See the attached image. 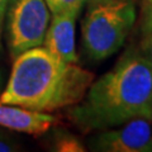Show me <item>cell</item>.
<instances>
[{"label": "cell", "instance_id": "6da1fadb", "mask_svg": "<svg viewBox=\"0 0 152 152\" xmlns=\"http://www.w3.org/2000/svg\"><path fill=\"white\" fill-rule=\"evenodd\" d=\"M152 66L141 51L128 50L113 67L93 80L69 119L84 133L118 127L134 118L150 121Z\"/></svg>", "mask_w": 152, "mask_h": 152}, {"label": "cell", "instance_id": "7a4b0ae2", "mask_svg": "<svg viewBox=\"0 0 152 152\" xmlns=\"http://www.w3.org/2000/svg\"><path fill=\"white\" fill-rule=\"evenodd\" d=\"M94 74L77 64L33 47L14 58L10 77L0 100L36 112H53L72 107L84 98Z\"/></svg>", "mask_w": 152, "mask_h": 152}, {"label": "cell", "instance_id": "3957f363", "mask_svg": "<svg viewBox=\"0 0 152 152\" xmlns=\"http://www.w3.org/2000/svg\"><path fill=\"white\" fill-rule=\"evenodd\" d=\"M81 22L83 47L94 61L114 55L124 45L137 19L133 0H86Z\"/></svg>", "mask_w": 152, "mask_h": 152}, {"label": "cell", "instance_id": "277c9868", "mask_svg": "<svg viewBox=\"0 0 152 152\" xmlns=\"http://www.w3.org/2000/svg\"><path fill=\"white\" fill-rule=\"evenodd\" d=\"M7 41L12 57L43 45L51 12L45 0H9Z\"/></svg>", "mask_w": 152, "mask_h": 152}, {"label": "cell", "instance_id": "5b68a950", "mask_svg": "<svg viewBox=\"0 0 152 152\" xmlns=\"http://www.w3.org/2000/svg\"><path fill=\"white\" fill-rule=\"evenodd\" d=\"M90 150L99 152H152V128L146 118L99 131L90 141Z\"/></svg>", "mask_w": 152, "mask_h": 152}, {"label": "cell", "instance_id": "8992f818", "mask_svg": "<svg viewBox=\"0 0 152 152\" xmlns=\"http://www.w3.org/2000/svg\"><path fill=\"white\" fill-rule=\"evenodd\" d=\"M80 12L51 14L48 28L43 39V47L60 60L77 64L79 57L75 48V27Z\"/></svg>", "mask_w": 152, "mask_h": 152}, {"label": "cell", "instance_id": "52a82bcc", "mask_svg": "<svg viewBox=\"0 0 152 152\" xmlns=\"http://www.w3.org/2000/svg\"><path fill=\"white\" fill-rule=\"evenodd\" d=\"M56 123V118L50 113L24 109L0 100V126L8 129L41 136Z\"/></svg>", "mask_w": 152, "mask_h": 152}, {"label": "cell", "instance_id": "ba28073f", "mask_svg": "<svg viewBox=\"0 0 152 152\" xmlns=\"http://www.w3.org/2000/svg\"><path fill=\"white\" fill-rule=\"evenodd\" d=\"M51 14L81 12L86 0H45Z\"/></svg>", "mask_w": 152, "mask_h": 152}, {"label": "cell", "instance_id": "9c48e42d", "mask_svg": "<svg viewBox=\"0 0 152 152\" xmlns=\"http://www.w3.org/2000/svg\"><path fill=\"white\" fill-rule=\"evenodd\" d=\"M141 26L143 34L152 32V0H142L141 3Z\"/></svg>", "mask_w": 152, "mask_h": 152}, {"label": "cell", "instance_id": "30bf717a", "mask_svg": "<svg viewBox=\"0 0 152 152\" xmlns=\"http://www.w3.org/2000/svg\"><path fill=\"white\" fill-rule=\"evenodd\" d=\"M57 151H83L81 145L76 141L74 137L71 136H62L60 138V141L57 142Z\"/></svg>", "mask_w": 152, "mask_h": 152}, {"label": "cell", "instance_id": "8fae6325", "mask_svg": "<svg viewBox=\"0 0 152 152\" xmlns=\"http://www.w3.org/2000/svg\"><path fill=\"white\" fill-rule=\"evenodd\" d=\"M141 53L152 66V32L145 34V38L141 43Z\"/></svg>", "mask_w": 152, "mask_h": 152}, {"label": "cell", "instance_id": "7c38bea8", "mask_svg": "<svg viewBox=\"0 0 152 152\" xmlns=\"http://www.w3.org/2000/svg\"><path fill=\"white\" fill-rule=\"evenodd\" d=\"M17 150H19L18 145L12 138L5 134H0V152H12Z\"/></svg>", "mask_w": 152, "mask_h": 152}, {"label": "cell", "instance_id": "4fadbf2b", "mask_svg": "<svg viewBox=\"0 0 152 152\" xmlns=\"http://www.w3.org/2000/svg\"><path fill=\"white\" fill-rule=\"evenodd\" d=\"M8 5H9V0H0V50H1L3 29H4V22H5Z\"/></svg>", "mask_w": 152, "mask_h": 152}, {"label": "cell", "instance_id": "5bb4252c", "mask_svg": "<svg viewBox=\"0 0 152 152\" xmlns=\"http://www.w3.org/2000/svg\"><path fill=\"white\" fill-rule=\"evenodd\" d=\"M150 122L152 123V105H151V115H150Z\"/></svg>", "mask_w": 152, "mask_h": 152}]
</instances>
